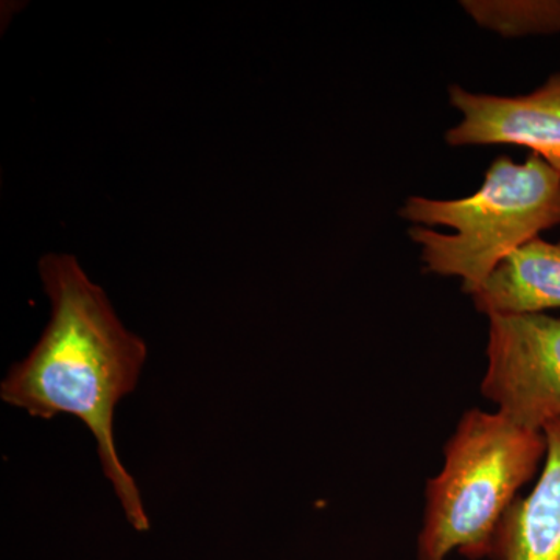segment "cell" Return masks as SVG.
Here are the masks:
<instances>
[{
    "mask_svg": "<svg viewBox=\"0 0 560 560\" xmlns=\"http://www.w3.org/2000/svg\"><path fill=\"white\" fill-rule=\"evenodd\" d=\"M544 434L539 478L504 515L492 560H560V419L547 423Z\"/></svg>",
    "mask_w": 560,
    "mask_h": 560,
    "instance_id": "cell-6",
    "label": "cell"
},
{
    "mask_svg": "<svg viewBox=\"0 0 560 560\" xmlns=\"http://www.w3.org/2000/svg\"><path fill=\"white\" fill-rule=\"evenodd\" d=\"M544 431L523 429L500 411L471 408L444 445L441 470L427 481L418 560L492 558L504 515L544 464Z\"/></svg>",
    "mask_w": 560,
    "mask_h": 560,
    "instance_id": "cell-2",
    "label": "cell"
},
{
    "mask_svg": "<svg viewBox=\"0 0 560 560\" xmlns=\"http://www.w3.org/2000/svg\"><path fill=\"white\" fill-rule=\"evenodd\" d=\"M481 396L526 430L560 419V319L489 316Z\"/></svg>",
    "mask_w": 560,
    "mask_h": 560,
    "instance_id": "cell-4",
    "label": "cell"
},
{
    "mask_svg": "<svg viewBox=\"0 0 560 560\" xmlns=\"http://www.w3.org/2000/svg\"><path fill=\"white\" fill-rule=\"evenodd\" d=\"M475 21L503 36L550 35L560 32V0L528 2H463Z\"/></svg>",
    "mask_w": 560,
    "mask_h": 560,
    "instance_id": "cell-8",
    "label": "cell"
},
{
    "mask_svg": "<svg viewBox=\"0 0 560 560\" xmlns=\"http://www.w3.org/2000/svg\"><path fill=\"white\" fill-rule=\"evenodd\" d=\"M399 215L419 224L408 235L423 271L459 278L471 296L510 254L560 224V173L537 154L523 164L501 154L470 197H410Z\"/></svg>",
    "mask_w": 560,
    "mask_h": 560,
    "instance_id": "cell-3",
    "label": "cell"
},
{
    "mask_svg": "<svg viewBox=\"0 0 560 560\" xmlns=\"http://www.w3.org/2000/svg\"><path fill=\"white\" fill-rule=\"evenodd\" d=\"M471 300L488 318L560 308V241L536 237L515 249L490 272Z\"/></svg>",
    "mask_w": 560,
    "mask_h": 560,
    "instance_id": "cell-7",
    "label": "cell"
},
{
    "mask_svg": "<svg viewBox=\"0 0 560 560\" xmlns=\"http://www.w3.org/2000/svg\"><path fill=\"white\" fill-rule=\"evenodd\" d=\"M453 108L463 121L445 135L448 145H517L533 150L560 173V73L517 97L475 94L452 84Z\"/></svg>",
    "mask_w": 560,
    "mask_h": 560,
    "instance_id": "cell-5",
    "label": "cell"
},
{
    "mask_svg": "<svg viewBox=\"0 0 560 560\" xmlns=\"http://www.w3.org/2000/svg\"><path fill=\"white\" fill-rule=\"evenodd\" d=\"M39 276L50 301V320L32 352L7 372L0 399L32 418L69 415L83 422L125 517L145 533L149 514L117 452L114 419L120 401L135 393L149 349L125 327L105 291L75 257L46 254Z\"/></svg>",
    "mask_w": 560,
    "mask_h": 560,
    "instance_id": "cell-1",
    "label": "cell"
}]
</instances>
